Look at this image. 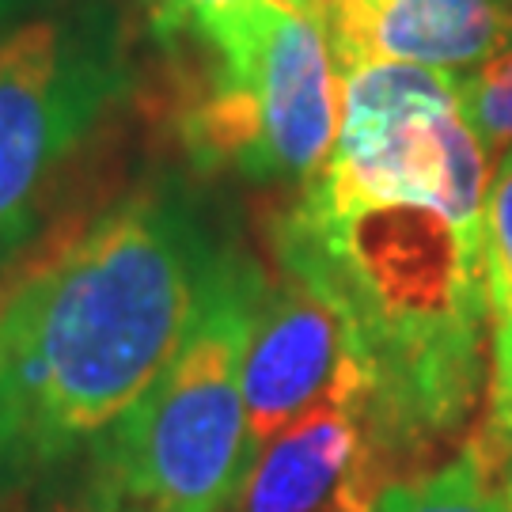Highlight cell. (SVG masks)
Returning a JSON list of instances; mask_svg holds the SVG:
<instances>
[{"label": "cell", "mask_w": 512, "mask_h": 512, "mask_svg": "<svg viewBox=\"0 0 512 512\" xmlns=\"http://www.w3.org/2000/svg\"><path fill=\"white\" fill-rule=\"evenodd\" d=\"M232 251L175 171L69 220L0 323V482L84 459L179 353Z\"/></svg>", "instance_id": "cell-1"}, {"label": "cell", "mask_w": 512, "mask_h": 512, "mask_svg": "<svg viewBox=\"0 0 512 512\" xmlns=\"http://www.w3.org/2000/svg\"><path fill=\"white\" fill-rule=\"evenodd\" d=\"M266 270L232 251L202 319L148 391L84 452L76 497L95 512H228L255 448L243 349Z\"/></svg>", "instance_id": "cell-3"}, {"label": "cell", "mask_w": 512, "mask_h": 512, "mask_svg": "<svg viewBox=\"0 0 512 512\" xmlns=\"http://www.w3.org/2000/svg\"><path fill=\"white\" fill-rule=\"evenodd\" d=\"M482 266H486V315H490V368L482 421L471 444L494 471L512 459V148L490 164L482 205Z\"/></svg>", "instance_id": "cell-9"}, {"label": "cell", "mask_w": 512, "mask_h": 512, "mask_svg": "<svg viewBox=\"0 0 512 512\" xmlns=\"http://www.w3.org/2000/svg\"><path fill=\"white\" fill-rule=\"evenodd\" d=\"M505 501H509V512H512V459H509V494H505Z\"/></svg>", "instance_id": "cell-16"}, {"label": "cell", "mask_w": 512, "mask_h": 512, "mask_svg": "<svg viewBox=\"0 0 512 512\" xmlns=\"http://www.w3.org/2000/svg\"><path fill=\"white\" fill-rule=\"evenodd\" d=\"M376 512H509V501L497 490V471L467 440L433 471L395 478Z\"/></svg>", "instance_id": "cell-10"}, {"label": "cell", "mask_w": 512, "mask_h": 512, "mask_svg": "<svg viewBox=\"0 0 512 512\" xmlns=\"http://www.w3.org/2000/svg\"><path fill=\"white\" fill-rule=\"evenodd\" d=\"M179 99L190 164L258 186H308L342 126V65L315 0H255L194 50Z\"/></svg>", "instance_id": "cell-4"}, {"label": "cell", "mask_w": 512, "mask_h": 512, "mask_svg": "<svg viewBox=\"0 0 512 512\" xmlns=\"http://www.w3.org/2000/svg\"><path fill=\"white\" fill-rule=\"evenodd\" d=\"M50 512H95V509H92V505H84L80 497H73V501H57Z\"/></svg>", "instance_id": "cell-15"}, {"label": "cell", "mask_w": 512, "mask_h": 512, "mask_svg": "<svg viewBox=\"0 0 512 512\" xmlns=\"http://www.w3.org/2000/svg\"><path fill=\"white\" fill-rule=\"evenodd\" d=\"M459 110L494 164L512 148V38L482 69L459 76Z\"/></svg>", "instance_id": "cell-11"}, {"label": "cell", "mask_w": 512, "mask_h": 512, "mask_svg": "<svg viewBox=\"0 0 512 512\" xmlns=\"http://www.w3.org/2000/svg\"><path fill=\"white\" fill-rule=\"evenodd\" d=\"M338 65L399 61L471 76L512 38V0H315Z\"/></svg>", "instance_id": "cell-8"}, {"label": "cell", "mask_w": 512, "mask_h": 512, "mask_svg": "<svg viewBox=\"0 0 512 512\" xmlns=\"http://www.w3.org/2000/svg\"><path fill=\"white\" fill-rule=\"evenodd\" d=\"M65 224L69 220H54L50 224V220L38 213L31 220H19V224L0 228V323H4V315L12 308L16 293L23 289V281L31 277V270L50 255V247L65 232Z\"/></svg>", "instance_id": "cell-13"}, {"label": "cell", "mask_w": 512, "mask_h": 512, "mask_svg": "<svg viewBox=\"0 0 512 512\" xmlns=\"http://www.w3.org/2000/svg\"><path fill=\"white\" fill-rule=\"evenodd\" d=\"M486 183L490 164L444 183H357L323 167L270 224L274 266L342 311L403 463L456 437L486 395Z\"/></svg>", "instance_id": "cell-2"}, {"label": "cell", "mask_w": 512, "mask_h": 512, "mask_svg": "<svg viewBox=\"0 0 512 512\" xmlns=\"http://www.w3.org/2000/svg\"><path fill=\"white\" fill-rule=\"evenodd\" d=\"M54 4H61V0H0V35H8L19 23L50 12Z\"/></svg>", "instance_id": "cell-14"}, {"label": "cell", "mask_w": 512, "mask_h": 512, "mask_svg": "<svg viewBox=\"0 0 512 512\" xmlns=\"http://www.w3.org/2000/svg\"><path fill=\"white\" fill-rule=\"evenodd\" d=\"M349 353L346 319L327 296L281 266L266 274L239 368L255 452L327 395Z\"/></svg>", "instance_id": "cell-7"}, {"label": "cell", "mask_w": 512, "mask_h": 512, "mask_svg": "<svg viewBox=\"0 0 512 512\" xmlns=\"http://www.w3.org/2000/svg\"><path fill=\"white\" fill-rule=\"evenodd\" d=\"M399 467L365 368L349 353L327 395L258 448L228 512H376Z\"/></svg>", "instance_id": "cell-6"}, {"label": "cell", "mask_w": 512, "mask_h": 512, "mask_svg": "<svg viewBox=\"0 0 512 512\" xmlns=\"http://www.w3.org/2000/svg\"><path fill=\"white\" fill-rule=\"evenodd\" d=\"M152 38L167 50H194L220 23L239 16L255 0H137Z\"/></svg>", "instance_id": "cell-12"}, {"label": "cell", "mask_w": 512, "mask_h": 512, "mask_svg": "<svg viewBox=\"0 0 512 512\" xmlns=\"http://www.w3.org/2000/svg\"><path fill=\"white\" fill-rule=\"evenodd\" d=\"M133 88V27L118 0H61L0 35V228L38 217V198Z\"/></svg>", "instance_id": "cell-5"}]
</instances>
